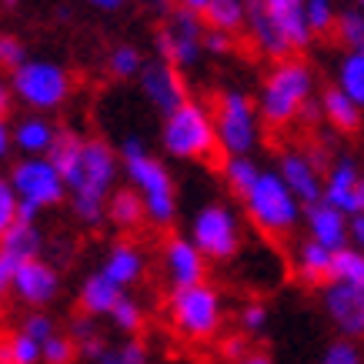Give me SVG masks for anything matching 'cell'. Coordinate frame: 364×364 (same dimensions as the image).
Wrapping results in <instances>:
<instances>
[{"label":"cell","instance_id":"cell-17","mask_svg":"<svg viewBox=\"0 0 364 364\" xmlns=\"http://www.w3.org/2000/svg\"><path fill=\"white\" fill-rule=\"evenodd\" d=\"M164 271L174 287H191L204 281L208 257L198 251V244L191 237H167L164 244Z\"/></svg>","mask_w":364,"mask_h":364},{"label":"cell","instance_id":"cell-19","mask_svg":"<svg viewBox=\"0 0 364 364\" xmlns=\"http://www.w3.org/2000/svg\"><path fill=\"white\" fill-rule=\"evenodd\" d=\"M261 4H264L267 17L274 21V27L281 31L291 50H301L314 37L308 21H304V0H261Z\"/></svg>","mask_w":364,"mask_h":364},{"label":"cell","instance_id":"cell-29","mask_svg":"<svg viewBox=\"0 0 364 364\" xmlns=\"http://www.w3.org/2000/svg\"><path fill=\"white\" fill-rule=\"evenodd\" d=\"M204 21L214 31L234 33L237 27L247 23V0H210L208 11H204Z\"/></svg>","mask_w":364,"mask_h":364},{"label":"cell","instance_id":"cell-4","mask_svg":"<svg viewBox=\"0 0 364 364\" xmlns=\"http://www.w3.org/2000/svg\"><path fill=\"white\" fill-rule=\"evenodd\" d=\"M161 144L171 157L181 161H204L208 154L218 151V134H214V117L204 104L198 100H184L177 111L164 117L161 127Z\"/></svg>","mask_w":364,"mask_h":364},{"label":"cell","instance_id":"cell-30","mask_svg":"<svg viewBox=\"0 0 364 364\" xmlns=\"http://www.w3.org/2000/svg\"><path fill=\"white\" fill-rule=\"evenodd\" d=\"M331 281H348V284L364 287V251L358 247H338L331 254Z\"/></svg>","mask_w":364,"mask_h":364},{"label":"cell","instance_id":"cell-25","mask_svg":"<svg viewBox=\"0 0 364 364\" xmlns=\"http://www.w3.org/2000/svg\"><path fill=\"white\" fill-rule=\"evenodd\" d=\"M121 294H124L121 287L97 271V274H90L87 281L80 284V308H84V314H90V318H107Z\"/></svg>","mask_w":364,"mask_h":364},{"label":"cell","instance_id":"cell-21","mask_svg":"<svg viewBox=\"0 0 364 364\" xmlns=\"http://www.w3.org/2000/svg\"><path fill=\"white\" fill-rule=\"evenodd\" d=\"M100 274L107 277V281H114V284L121 287H131L141 281L144 274V254L137 244H114L111 251H107V257H104V267H100Z\"/></svg>","mask_w":364,"mask_h":364},{"label":"cell","instance_id":"cell-43","mask_svg":"<svg viewBox=\"0 0 364 364\" xmlns=\"http://www.w3.org/2000/svg\"><path fill=\"white\" fill-rule=\"evenodd\" d=\"M27 64V47L11 37V33H4L0 37V67H7V70H17V67Z\"/></svg>","mask_w":364,"mask_h":364},{"label":"cell","instance_id":"cell-15","mask_svg":"<svg viewBox=\"0 0 364 364\" xmlns=\"http://www.w3.org/2000/svg\"><path fill=\"white\" fill-rule=\"evenodd\" d=\"M11 291L23 301V304H31V308H44V304H50V301L57 298V291H60V277H57V271L47 264V261L31 257V261H23V264L17 267Z\"/></svg>","mask_w":364,"mask_h":364},{"label":"cell","instance_id":"cell-45","mask_svg":"<svg viewBox=\"0 0 364 364\" xmlns=\"http://www.w3.org/2000/svg\"><path fill=\"white\" fill-rule=\"evenodd\" d=\"M231 47H234V37L228 31H214V27L204 31V50L208 54H231Z\"/></svg>","mask_w":364,"mask_h":364},{"label":"cell","instance_id":"cell-11","mask_svg":"<svg viewBox=\"0 0 364 364\" xmlns=\"http://www.w3.org/2000/svg\"><path fill=\"white\" fill-rule=\"evenodd\" d=\"M121 157H124V171H127V181L131 188L141 194L144 200L154 198H174V181H171V171L164 167V161H157L147 144L141 137H127L121 144Z\"/></svg>","mask_w":364,"mask_h":364},{"label":"cell","instance_id":"cell-46","mask_svg":"<svg viewBox=\"0 0 364 364\" xmlns=\"http://www.w3.org/2000/svg\"><path fill=\"white\" fill-rule=\"evenodd\" d=\"M23 261H17L14 254H7L4 247H0V294H7L14 284V274H17V267H21Z\"/></svg>","mask_w":364,"mask_h":364},{"label":"cell","instance_id":"cell-42","mask_svg":"<svg viewBox=\"0 0 364 364\" xmlns=\"http://www.w3.org/2000/svg\"><path fill=\"white\" fill-rule=\"evenodd\" d=\"M237 324H241L244 334H261L267 328V308L261 301H251V304H244L241 314H237Z\"/></svg>","mask_w":364,"mask_h":364},{"label":"cell","instance_id":"cell-28","mask_svg":"<svg viewBox=\"0 0 364 364\" xmlns=\"http://www.w3.org/2000/svg\"><path fill=\"white\" fill-rule=\"evenodd\" d=\"M334 87H341L364 111V54L361 50H348L341 57V64H338V84Z\"/></svg>","mask_w":364,"mask_h":364},{"label":"cell","instance_id":"cell-33","mask_svg":"<svg viewBox=\"0 0 364 364\" xmlns=\"http://www.w3.org/2000/svg\"><path fill=\"white\" fill-rule=\"evenodd\" d=\"M334 33L348 50H361L364 54V11H344L338 14V23H334Z\"/></svg>","mask_w":364,"mask_h":364},{"label":"cell","instance_id":"cell-26","mask_svg":"<svg viewBox=\"0 0 364 364\" xmlns=\"http://www.w3.org/2000/svg\"><path fill=\"white\" fill-rule=\"evenodd\" d=\"M107 218H111V224H117L121 231H137V228L147 221L144 198L134 188L111 191V198H107Z\"/></svg>","mask_w":364,"mask_h":364},{"label":"cell","instance_id":"cell-13","mask_svg":"<svg viewBox=\"0 0 364 364\" xmlns=\"http://www.w3.org/2000/svg\"><path fill=\"white\" fill-rule=\"evenodd\" d=\"M321 200H328L331 208H338L341 214H348V218L364 214V171L358 167L354 157H338V161L328 167Z\"/></svg>","mask_w":364,"mask_h":364},{"label":"cell","instance_id":"cell-18","mask_svg":"<svg viewBox=\"0 0 364 364\" xmlns=\"http://www.w3.org/2000/svg\"><path fill=\"white\" fill-rule=\"evenodd\" d=\"M304 221H308V237L324 244L328 251L348 247V241H351V231H348V228H351V218L341 214L338 208H331L328 200L308 204V208H304Z\"/></svg>","mask_w":364,"mask_h":364},{"label":"cell","instance_id":"cell-38","mask_svg":"<svg viewBox=\"0 0 364 364\" xmlns=\"http://www.w3.org/2000/svg\"><path fill=\"white\" fill-rule=\"evenodd\" d=\"M318 364H364V354L351 338H341V341L328 344V351L321 354Z\"/></svg>","mask_w":364,"mask_h":364},{"label":"cell","instance_id":"cell-58","mask_svg":"<svg viewBox=\"0 0 364 364\" xmlns=\"http://www.w3.org/2000/svg\"><path fill=\"white\" fill-rule=\"evenodd\" d=\"M354 4H358V7H361V11H364V0H354Z\"/></svg>","mask_w":364,"mask_h":364},{"label":"cell","instance_id":"cell-48","mask_svg":"<svg viewBox=\"0 0 364 364\" xmlns=\"http://www.w3.org/2000/svg\"><path fill=\"white\" fill-rule=\"evenodd\" d=\"M348 231H351V244H354V247H358V251H364V214H354Z\"/></svg>","mask_w":364,"mask_h":364},{"label":"cell","instance_id":"cell-6","mask_svg":"<svg viewBox=\"0 0 364 364\" xmlns=\"http://www.w3.org/2000/svg\"><path fill=\"white\" fill-rule=\"evenodd\" d=\"M210 117H214L218 147L228 157H247L257 147L261 114H257V104L244 90H224Z\"/></svg>","mask_w":364,"mask_h":364},{"label":"cell","instance_id":"cell-3","mask_svg":"<svg viewBox=\"0 0 364 364\" xmlns=\"http://www.w3.org/2000/svg\"><path fill=\"white\" fill-rule=\"evenodd\" d=\"M244 208H247V221L267 237L291 234L301 221V210H304L277 171H261L257 174L251 191L244 194Z\"/></svg>","mask_w":364,"mask_h":364},{"label":"cell","instance_id":"cell-12","mask_svg":"<svg viewBox=\"0 0 364 364\" xmlns=\"http://www.w3.org/2000/svg\"><path fill=\"white\" fill-rule=\"evenodd\" d=\"M137 80H141V90H144V97H147V104L161 117H167V114L177 111L188 100V84L181 77V70L174 64H167L164 57L161 60H144V70L137 74Z\"/></svg>","mask_w":364,"mask_h":364},{"label":"cell","instance_id":"cell-44","mask_svg":"<svg viewBox=\"0 0 364 364\" xmlns=\"http://www.w3.org/2000/svg\"><path fill=\"white\" fill-rule=\"evenodd\" d=\"M107 358L114 364H147V348L141 341H127L121 348H107Z\"/></svg>","mask_w":364,"mask_h":364},{"label":"cell","instance_id":"cell-5","mask_svg":"<svg viewBox=\"0 0 364 364\" xmlns=\"http://www.w3.org/2000/svg\"><path fill=\"white\" fill-rule=\"evenodd\" d=\"M171 324L181 338L188 341H210L221 331L224 321V301L221 291L210 284H191V287H174L171 291Z\"/></svg>","mask_w":364,"mask_h":364},{"label":"cell","instance_id":"cell-52","mask_svg":"<svg viewBox=\"0 0 364 364\" xmlns=\"http://www.w3.org/2000/svg\"><path fill=\"white\" fill-rule=\"evenodd\" d=\"M234 364H274V361H271L264 351H251V354H244L241 361H234Z\"/></svg>","mask_w":364,"mask_h":364},{"label":"cell","instance_id":"cell-35","mask_svg":"<svg viewBox=\"0 0 364 364\" xmlns=\"http://www.w3.org/2000/svg\"><path fill=\"white\" fill-rule=\"evenodd\" d=\"M107 318H111L114 328H117V331H124V334H137L144 328V308L131 298V294H121Z\"/></svg>","mask_w":364,"mask_h":364},{"label":"cell","instance_id":"cell-27","mask_svg":"<svg viewBox=\"0 0 364 364\" xmlns=\"http://www.w3.org/2000/svg\"><path fill=\"white\" fill-rule=\"evenodd\" d=\"M321 114L331 121V127H338V131H344V134L358 131V127H361V117H364V111L341 87H328L321 94Z\"/></svg>","mask_w":364,"mask_h":364},{"label":"cell","instance_id":"cell-7","mask_svg":"<svg viewBox=\"0 0 364 364\" xmlns=\"http://www.w3.org/2000/svg\"><path fill=\"white\" fill-rule=\"evenodd\" d=\"M14 97H21L33 111H57L70 94V77L54 60H27L14 70Z\"/></svg>","mask_w":364,"mask_h":364},{"label":"cell","instance_id":"cell-1","mask_svg":"<svg viewBox=\"0 0 364 364\" xmlns=\"http://www.w3.org/2000/svg\"><path fill=\"white\" fill-rule=\"evenodd\" d=\"M117 181V154L107 141L90 137L84 141V157H80L77 177L67 184L70 191V204L84 224H100L107 214V198Z\"/></svg>","mask_w":364,"mask_h":364},{"label":"cell","instance_id":"cell-54","mask_svg":"<svg viewBox=\"0 0 364 364\" xmlns=\"http://www.w3.org/2000/svg\"><path fill=\"white\" fill-rule=\"evenodd\" d=\"M90 7H97V11H117V7H124V0H90Z\"/></svg>","mask_w":364,"mask_h":364},{"label":"cell","instance_id":"cell-49","mask_svg":"<svg viewBox=\"0 0 364 364\" xmlns=\"http://www.w3.org/2000/svg\"><path fill=\"white\" fill-rule=\"evenodd\" d=\"M11 147H14V127H7V121L0 117V161L11 154Z\"/></svg>","mask_w":364,"mask_h":364},{"label":"cell","instance_id":"cell-24","mask_svg":"<svg viewBox=\"0 0 364 364\" xmlns=\"http://www.w3.org/2000/svg\"><path fill=\"white\" fill-rule=\"evenodd\" d=\"M47 157H50V164L60 171L64 184H70V181L77 177V171H80V157H84V137H80L77 131H70V127H57V137H54V144H50Z\"/></svg>","mask_w":364,"mask_h":364},{"label":"cell","instance_id":"cell-22","mask_svg":"<svg viewBox=\"0 0 364 364\" xmlns=\"http://www.w3.org/2000/svg\"><path fill=\"white\" fill-rule=\"evenodd\" d=\"M54 137H57V127L47 117H41V114L21 117L14 124V147H21L27 157H47Z\"/></svg>","mask_w":364,"mask_h":364},{"label":"cell","instance_id":"cell-39","mask_svg":"<svg viewBox=\"0 0 364 364\" xmlns=\"http://www.w3.org/2000/svg\"><path fill=\"white\" fill-rule=\"evenodd\" d=\"M11 351H14V361L17 364H41L44 344H37L33 338H27V334L17 328V331L11 334Z\"/></svg>","mask_w":364,"mask_h":364},{"label":"cell","instance_id":"cell-20","mask_svg":"<svg viewBox=\"0 0 364 364\" xmlns=\"http://www.w3.org/2000/svg\"><path fill=\"white\" fill-rule=\"evenodd\" d=\"M247 31H251V41L257 44L261 54L277 57V60L291 57V47H287V41L274 27V21L267 17V11H264V4H261V0H247Z\"/></svg>","mask_w":364,"mask_h":364},{"label":"cell","instance_id":"cell-47","mask_svg":"<svg viewBox=\"0 0 364 364\" xmlns=\"http://www.w3.org/2000/svg\"><path fill=\"white\" fill-rule=\"evenodd\" d=\"M221 354L228 358V361H241L244 354H251V348H247V338L244 334H234V338H228V341L221 344Z\"/></svg>","mask_w":364,"mask_h":364},{"label":"cell","instance_id":"cell-14","mask_svg":"<svg viewBox=\"0 0 364 364\" xmlns=\"http://www.w3.org/2000/svg\"><path fill=\"white\" fill-rule=\"evenodd\" d=\"M324 311L344 338H364V287L348 281L324 284Z\"/></svg>","mask_w":364,"mask_h":364},{"label":"cell","instance_id":"cell-57","mask_svg":"<svg viewBox=\"0 0 364 364\" xmlns=\"http://www.w3.org/2000/svg\"><path fill=\"white\" fill-rule=\"evenodd\" d=\"M144 4H157V7H161V4H164V0H144Z\"/></svg>","mask_w":364,"mask_h":364},{"label":"cell","instance_id":"cell-34","mask_svg":"<svg viewBox=\"0 0 364 364\" xmlns=\"http://www.w3.org/2000/svg\"><path fill=\"white\" fill-rule=\"evenodd\" d=\"M107 67H111L114 77L131 80V77H137V74L144 70V57H141V50H137L134 44H121V47H114V50H111Z\"/></svg>","mask_w":364,"mask_h":364},{"label":"cell","instance_id":"cell-40","mask_svg":"<svg viewBox=\"0 0 364 364\" xmlns=\"http://www.w3.org/2000/svg\"><path fill=\"white\" fill-rule=\"evenodd\" d=\"M14 221H17V194H14L11 177L0 174V237L11 231Z\"/></svg>","mask_w":364,"mask_h":364},{"label":"cell","instance_id":"cell-23","mask_svg":"<svg viewBox=\"0 0 364 364\" xmlns=\"http://www.w3.org/2000/svg\"><path fill=\"white\" fill-rule=\"evenodd\" d=\"M331 254L334 251H328L324 244L308 237V241L298 247V254H294V271H298V277L311 287L328 284V281H331Z\"/></svg>","mask_w":364,"mask_h":364},{"label":"cell","instance_id":"cell-37","mask_svg":"<svg viewBox=\"0 0 364 364\" xmlns=\"http://www.w3.org/2000/svg\"><path fill=\"white\" fill-rule=\"evenodd\" d=\"M74 354H77L74 338H67V334H54V338H47L44 341V354H41V361L44 364H70L74 361Z\"/></svg>","mask_w":364,"mask_h":364},{"label":"cell","instance_id":"cell-36","mask_svg":"<svg viewBox=\"0 0 364 364\" xmlns=\"http://www.w3.org/2000/svg\"><path fill=\"white\" fill-rule=\"evenodd\" d=\"M304 21H308L311 33H331L338 23L334 0H304Z\"/></svg>","mask_w":364,"mask_h":364},{"label":"cell","instance_id":"cell-31","mask_svg":"<svg viewBox=\"0 0 364 364\" xmlns=\"http://www.w3.org/2000/svg\"><path fill=\"white\" fill-rule=\"evenodd\" d=\"M70 338H74V344H77V354H84V358H87V361H94V364L107 354V341L100 338L94 318H77V321H74Z\"/></svg>","mask_w":364,"mask_h":364},{"label":"cell","instance_id":"cell-9","mask_svg":"<svg viewBox=\"0 0 364 364\" xmlns=\"http://www.w3.org/2000/svg\"><path fill=\"white\" fill-rule=\"evenodd\" d=\"M11 184L17 194V204H31V208L44 210L60 204L67 194V184L60 171L50 164V157H23L11 171Z\"/></svg>","mask_w":364,"mask_h":364},{"label":"cell","instance_id":"cell-56","mask_svg":"<svg viewBox=\"0 0 364 364\" xmlns=\"http://www.w3.org/2000/svg\"><path fill=\"white\" fill-rule=\"evenodd\" d=\"M97 364H114V361H111V358H107V354H104V358H100V361H97Z\"/></svg>","mask_w":364,"mask_h":364},{"label":"cell","instance_id":"cell-55","mask_svg":"<svg viewBox=\"0 0 364 364\" xmlns=\"http://www.w3.org/2000/svg\"><path fill=\"white\" fill-rule=\"evenodd\" d=\"M17 4H21V0H4V7H7V11H14Z\"/></svg>","mask_w":364,"mask_h":364},{"label":"cell","instance_id":"cell-51","mask_svg":"<svg viewBox=\"0 0 364 364\" xmlns=\"http://www.w3.org/2000/svg\"><path fill=\"white\" fill-rule=\"evenodd\" d=\"M210 0H177V7H184V11L198 14V17H204V11H208Z\"/></svg>","mask_w":364,"mask_h":364},{"label":"cell","instance_id":"cell-50","mask_svg":"<svg viewBox=\"0 0 364 364\" xmlns=\"http://www.w3.org/2000/svg\"><path fill=\"white\" fill-rule=\"evenodd\" d=\"M14 107V87H7L4 80H0V117H7Z\"/></svg>","mask_w":364,"mask_h":364},{"label":"cell","instance_id":"cell-16","mask_svg":"<svg viewBox=\"0 0 364 364\" xmlns=\"http://www.w3.org/2000/svg\"><path fill=\"white\" fill-rule=\"evenodd\" d=\"M277 174H281V181L291 188V194L301 200V208L318 204L321 194H324V177H321V167L314 164L308 154H301V151H284V154H281V167H277Z\"/></svg>","mask_w":364,"mask_h":364},{"label":"cell","instance_id":"cell-10","mask_svg":"<svg viewBox=\"0 0 364 364\" xmlns=\"http://www.w3.org/2000/svg\"><path fill=\"white\" fill-rule=\"evenodd\" d=\"M204 23H200L198 14L177 7L167 23L157 33V50L167 64H174L177 70H188V67H198L200 57H204Z\"/></svg>","mask_w":364,"mask_h":364},{"label":"cell","instance_id":"cell-41","mask_svg":"<svg viewBox=\"0 0 364 364\" xmlns=\"http://www.w3.org/2000/svg\"><path fill=\"white\" fill-rule=\"evenodd\" d=\"M21 331L27 334V338H33L37 344H44L47 338H54L57 328H54V318L50 314H44V311H33V314H27L21 324Z\"/></svg>","mask_w":364,"mask_h":364},{"label":"cell","instance_id":"cell-32","mask_svg":"<svg viewBox=\"0 0 364 364\" xmlns=\"http://www.w3.org/2000/svg\"><path fill=\"white\" fill-rule=\"evenodd\" d=\"M257 174H261V167L254 164L251 157H228V161H224V181H228V188H231L234 194H241V198L251 191Z\"/></svg>","mask_w":364,"mask_h":364},{"label":"cell","instance_id":"cell-53","mask_svg":"<svg viewBox=\"0 0 364 364\" xmlns=\"http://www.w3.org/2000/svg\"><path fill=\"white\" fill-rule=\"evenodd\" d=\"M0 364H17L11 351V338H0Z\"/></svg>","mask_w":364,"mask_h":364},{"label":"cell","instance_id":"cell-2","mask_svg":"<svg viewBox=\"0 0 364 364\" xmlns=\"http://www.w3.org/2000/svg\"><path fill=\"white\" fill-rule=\"evenodd\" d=\"M311 90H314V74L304 60H298V57L277 60L261 94H257L261 121L271 127H287L291 121H298L304 104H311Z\"/></svg>","mask_w":364,"mask_h":364},{"label":"cell","instance_id":"cell-8","mask_svg":"<svg viewBox=\"0 0 364 364\" xmlns=\"http://www.w3.org/2000/svg\"><path fill=\"white\" fill-rule=\"evenodd\" d=\"M191 241L208 261H231L241 247V224L228 204H204L191 221Z\"/></svg>","mask_w":364,"mask_h":364}]
</instances>
